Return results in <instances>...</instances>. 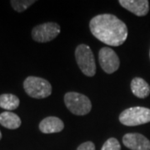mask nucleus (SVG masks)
Segmentation results:
<instances>
[{"mask_svg": "<svg viewBox=\"0 0 150 150\" xmlns=\"http://www.w3.org/2000/svg\"><path fill=\"white\" fill-rule=\"evenodd\" d=\"M89 28L92 34L109 46L122 45L128 38V28L116 16L104 13L93 17L90 20Z\"/></svg>", "mask_w": 150, "mask_h": 150, "instance_id": "f257e3e1", "label": "nucleus"}, {"mask_svg": "<svg viewBox=\"0 0 150 150\" xmlns=\"http://www.w3.org/2000/svg\"><path fill=\"white\" fill-rule=\"evenodd\" d=\"M23 88L28 95L33 98H45L52 93V86L48 80L34 76L27 77Z\"/></svg>", "mask_w": 150, "mask_h": 150, "instance_id": "f03ea898", "label": "nucleus"}, {"mask_svg": "<svg viewBox=\"0 0 150 150\" xmlns=\"http://www.w3.org/2000/svg\"><path fill=\"white\" fill-rule=\"evenodd\" d=\"M75 59L79 68L88 77H93L96 74V64L93 51L89 46L79 44L75 50Z\"/></svg>", "mask_w": 150, "mask_h": 150, "instance_id": "7ed1b4c3", "label": "nucleus"}, {"mask_svg": "<svg viewBox=\"0 0 150 150\" xmlns=\"http://www.w3.org/2000/svg\"><path fill=\"white\" fill-rule=\"evenodd\" d=\"M64 103L70 112L79 116L88 114L92 109L90 99L85 95L76 92H69L65 94Z\"/></svg>", "mask_w": 150, "mask_h": 150, "instance_id": "20e7f679", "label": "nucleus"}, {"mask_svg": "<svg viewBox=\"0 0 150 150\" xmlns=\"http://www.w3.org/2000/svg\"><path fill=\"white\" fill-rule=\"evenodd\" d=\"M120 123L125 126H138L150 122V109L144 107H133L123 110L119 115Z\"/></svg>", "mask_w": 150, "mask_h": 150, "instance_id": "39448f33", "label": "nucleus"}, {"mask_svg": "<svg viewBox=\"0 0 150 150\" xmlns=\"http://www.w3.org/2000/svg\"><path fill=\"white\" fill-rule=\"evenodd\" d=\"M61 28L58 23L49 22L39 24L32 30V38L38 43H47L54 39L60 33Z\"/></svg>", "mask_w": 150, "mask_h": 150, "instance_id": "423d86ee", "label": "nucleus"}, {"mask_svg": "<svg viewBox=\"0 0 150 150\" xmlns=\"http://www.w3.org/2000/svg\"><path fill=\"white\" fill-rule=\"evenodd\" d=\"M98 61L103 70L107 74H112L119 68L120 61L112 48L103 47L98 52Z\"/></svg>", "mask_w": 150, "mask_h": 150, "instance_id": "0eeeda50", "label": "nucleus"}, {"mask_svg": "<svg viewBox=\"0 0 150 150\" xmlns=\"http://www.w3.org/2000/svg\"><path fill=\"white\" fill-rule=\"evenodd\" d=\"M123 144L130 150H150L149 140L138 133L125 134L123 137Z\"/></svg>", "mask_w": 150, "mask_h": 150, "instance_id": "6e6552de", "label": "nucleus"}, {"mask_svg": "<svg viewBox=\"0 0 150 150\" xmlns=\"http://www.w3.org/2000/svg\"><path fill=\"white\" fill-rule=\"evenodd\" d=\"M118 3L136 16H145L149 11V3L148 0H119Z\"/></svg>", "mask_w": 150, "mask_h": 150, "instance_id": "1a4fd4ad", "label": "nucleus"}, {"mask_svg": "<svg viewBox=\"0 0 150 150\" xmlns=\"http://www.w3.org/2000/svg\"><path fill=\"white\" fill-rule=\"evenodd\" d=\"M38 127L39 130L43 134H54L61 132L64 128V124L60 118L50 116L43 118Z\"/></svg>", "mask_w": 150, "mask_h": 150, "instance_id": "9d476101", "label": "nucleus"}, {"mask_svg": "<svg viewBox=\"0 0 150 150\" xmlns=\"http://www.w3.org/2000/svg\"><path fill=\"white\" fill-rule=\"evenodd\" d=\"M131 90L136 97L144 98L149 95L150 86L144 79L134 78L131 82Z\"/></svg>", "mask_w": 150, "mask_h": 150, "instance_id": "9b49d317", "label": "nucleus"}, {"mask_svg": "<svg viewBox=\"0 0 150 150\" xmlns=\"http://www.w3.org/2000/svg\"><path fill=\"white\" fill-rule=\"evenodd\" d=\"M21 119L14 112L5 111L0 113V124L8 129H16L21 126Z\"/></svg>", "mask_w": 150, "mask_h": 150, "instance_id": "f8f14e48", "label": "nucleus"}, {"mask_svg": "<svg viewBox=\"0 0 150 150\" xmlns=\"http://www.w3.org/2000/svg\"><path fill=\"white\" fill-rule=\"evenodd\" d=\"M19 98L11 93H4L0 95V108L5 110H14L19 106Z\"/></svg>", "mask_w": 150, "mask_h": 150, "instance_id": "ddd939ff", "label": "nucleus"}, {"mask_svg": "<svg viewBox=\"0 0 150 150\" xmlns=\"http://www.w3.org/2000/svg\"><path fill=\"white\" fill-rule=\"evenodd\" d=\"M34 3H35L34 0H12L10 1L13 8L18 13H22L25 11L28 8H29Z\"/></svg>", "mask_w": 150, "mask_h": 150, "instance_id": "4468645a", "label": "nucleus"}, {"mask_svg": "<svg viewBox=\"0 0 150 150\" xmlns=\"http://www.w3.org/2000/svg\"><path fill=\"white\" fill-rule=\"evenodd\" d=\"M101 150H121V145L115 138H110L103 144Z\"/></svg>", "mask_w": 150, "mask_h": 150, "instance_id": "2eb2a0df", "label": "nucleus"}, {"mask_svg": "<svg viewBox=\"0 0 150 150\" xmlns=\"http://www.w3.org/2000/svg\"><path fill=\"white\" fill-rule=\"evenodd\" d=\"M77 150H95V146H94V144L93 142L88 141V142L81 144L78 147Z\"/></svg>", "mask_w": 150, "mask_h": 150, "instance_id": "dca6fc26", "label": "nucleus"}, {"mask_svg": "<svg viewBox=\"0 0 150 150\" xmlns=\"http://www.w3.org/2000/svg\"><path fill=\"white\" fill-rule=\"evenodd\" d=\"M2 139V133H1V131H0V140Z\"/></svg>", "mask_w": 150, "mask_h": 150, "instance_id": "f3484780", "label": "nucleus"}, {"mask_svg": "<svg viewBox=\"0 0 150 150\" xmlns=\"http://www.w3.org/2000/svg\"><path fill=\"white\" fill-rule=\"evenodd\" d=\"M149 57H150V52H149Z\"/></svg>", "mask_w": 150, "mask_h": 150, "instance_id": "a211bd4d", "label": "nucleus"}]
</instances>
